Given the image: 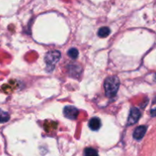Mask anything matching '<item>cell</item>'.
I'll use <instances>...</instances> for the list:
<instances>
[{"label": "cell", "mask_w": 156, "mask_h": 156, "mask_svg": "<svg viewBox=\"0 0 156 156\" xmlns=\"http://www.w3.org/2000/svg\"><path fill=\"white\" fill-rule=\"evenodd\" d=\"M120 82L117 76H112L107 77L104 82V90L106 96L110 98L115 97L119 90Z\"/></svg>", "instance_id": "6da1fadb"}, {"label": "cell", "mask_w": 156, "mask_h": 156, "mask_svg": "<svg viewBox=\"0 0 156 156\" xmlns=\"http://www.w3.org/2000/svg\"><path fill=\"white\" fill-rule=\"evenodd\" d=\"M61 54L58 50H51L46 53L44 56V62L47 66L50 67V70L54 68V65L60 60Z\"/></svg>", "instance_id": "7a4b0ae2"}, {"label": "cell", "mask_w": 156, "mask_h": 156, "mask_svg": "<svg viewBox=\"0 0 156 156\" xmlns=\"http://www.w3.org/2000/svg\"><path fill=\"white\" fill-rule=\"evenodd\" d=\"M141 117V112L138 108H132L130 110L129 114H128V120H127V125H133L138 122Z\"/></svg>", "instance_id": "3957f363"}, {"label": "cell", "mask_w": 156, "mask_h": 156, "mask_svg": "<svg viewBox=\"0 0 156 156\" xmlns=\"http://www.w3.org/2000/svg\"><path fill=\"white\" fill-rule=\"evenodd\" d=\"M64 114L67 119L76 120L79 114V111L73 106H66L64 108Z\"/></svg>", "instance_id": "277c9868"}, {"label": "cell", "mask_w": 156, "mask_h": 156, "mask_svg": "<svg viewBox=\"0 0 156 156\" xmlns=\"http://www.w3.org/2000/svg\"><path fill=\"white\" fill-rule=\"evenodd\" d=\"M147 131L146 126H139L135 129L133 132V138L136 140H141Z\"/></svg>", "instance_id": "5b68a950"}, {"label": "cell", "mask_w": 156, "mask_h": 156, "mask_svg": "<svg viewBox=\"0 0 156 156\" xmlns=\"http://www.w3.org/2000/svg\"><path fill=\"white\" fill-rule=\"evenodd\" d=\"M88 126L90 129L93 131H96L100 128L101 126V121L100 119L98 117H93L90 120L88 123Z\"/></svg>", "instance_id": "8992f818"}, {"label": "cell", "mask_w": 156, "mask_h": 156, "mask_svg": "<svg viewBox=\"0 0 156 156\" xmlns=\"http://www.w3.org/2000/svg\"><path fill=\"white\" fill-rule=\"evenodd\" d=\"M97 34H98V36H99V37H102V38L106 37H108L109 35H110V29L108 27H100V28L99 29V30H98Z\"/></svg>", "instance_id": "52a82bcc"}, {"label": "cell", "mask_w": 156, "mask_h": 156, "mask_svg": "<svg viewBox=\"0 0 156 156\" xmlns=\"http://www.w3.org/2000/svg\"><path fill=\"white\" fill-rule=\"evenodd\" d=\"M10 119V116L6 111L0 109V123H4L8 122Z\"/></svg>", "instance_id": "ba28073f"}, {"label": "cell", "mask_w": 156, "mask_h": 156, "mask_svg": "<svg viewBox=\"0 0 156 156\" xmlns=\"http://www.w3.org/2000/svg\"><path fill=\"white\" fill-rule=\"evenodd\" d=\"M84 155L85 156H99L96 149L93 148H86L84 150Z\"/></svg>", "instance_id": "9c48e42d"}, {"label": "cell", "mask_w": 156, "mask_h": 156, "mask_svg": "<svg viewBox=\"0 0 156 156\" xmlns=\"http://www.w3.org/2000/svg\"><path fill=\"white\" fill-rule=\"evenodd\" d=\"M67 54L71 59H76L78 56V50L76 48H70L67 52Z\"/></svg>", "instance_id": "30bf717a"}, {"label": "cell", "mask_w": 156, "mask_h": 156, "mask_svg": "<svg viewBox=\"0 0 156 156\" xmlns=\"http://www.w3.org/2000/svg\"><path fill=\"white\" fill-rule=\"evenodd\" d=\"M78 69H79V66L76 68V69H74V66H73V65H72V66H70V73H71L72 76H77L78 73H81V70H79Z\"/></svg>", "instance_id": "8fae6325"}, {"label": "cell", "mask_w": 156, "mask_h": 156, "mask_svg": "<svg viewBox=\"0 0 156 156\" xmlns=\"http://www.w3.org/2000/svg\"><path fill=\"white\" fill-rule=\"evenodd\" d=\"M151 117H156V108H154L151 111Z\"/></svg>", "instance_id": "7c38bea8"}, {"label": "cell", "mask_w": 156, "mask_h": 156, "mask_svg": "<svg viewBox=\"0 0 156 156\" xmlns=\"http://www.w3.org/2000/svg\"><path fill=\"white\" fill-rule=\"evenodd\" d=\"M154 102H155V103H156V98L154 99Z\"/></svg>", "instance_id": "4fadbf2b"}]
</instances>
